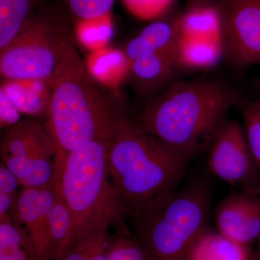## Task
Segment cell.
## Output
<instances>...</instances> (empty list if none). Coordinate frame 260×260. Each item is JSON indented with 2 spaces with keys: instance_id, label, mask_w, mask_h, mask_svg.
Instances as JSON below:
<instances>
[{
  "instance_id": "6da1fadb",
  "label": "cell",
  "mask_w": 260,
  "mask_h": 260,
  "mask_svg": "<svg viewBox=\"0 0 260 260\" xmlns=\"http://www.w3.org/2000/svg\"><path fill=\"white\" fill-rule=\"evenodd\" d=\"M149 134L118 109L108 170L121 215L143 216L179 187L191 160Z\"/></svg>"
},
{
  "instance_id": "7a4b0ae2",
  "label": "cell",
  "mask_w": 260,
  "mask_h": 260,
  "mask_svg": "<svg viewBox=\"0 0 260 260\" xmlns=\"http://www.w3.org/2000/svg\"><path fill=\"white\" fill-rule=\"evenodd\" d=\"M242 100L235 89L215 78L175 81L145 105L135 123L194 158L208 151L228 113Z\"/></svg>"
},
{
  "instance_id": "3957f363",
  "label": "cell",
  "mask_w": 260,
  "mask_h": 260,
  "mask_svg": "<svg viewBox=\"0 0 260 260\" xmlns=\"http://www.w3.org/2000/svg\"><path fill=\"white\" fill-rule=\"evenodd\" d=\"M117 109L102 99L68 36L51 80L46 115L55 146V169L62 168L68 154L112 129Z\"/></svg>"
},
{
  "instance_id": "277c9868",
  "label": "cell",
  "mask_w": 260,
  "mask_h": 260,
  "mask_svg": "<svg viewBox=\"0 0 260 260\" xmlns=\"http://www.w3.org/2000/svg\"><path fill=\"white\" fill-rule=\"evenodd\" d=\"M113 132L114 127L68 154L61 170L55 172L54 185L61 191L71 215L69 237L61 256L85 225L110 215H121L115 190L109 180L108 156Z\"/></svg>"
},
{
  "instance_id": "5b68a950",
  "label": "cell",
  "mask_w": 260,
  "mask_h": 260,
  "mask_svg": "<svg viewBox=\"0 0 260 260\" xmlns=\"http://www.w3.org/2000/svg\"><path fill=\"white\" fill-rule=\"evenodd\" d=\"M212 192L208 179H194L135 220L143 245L157 260L184 259L209 229Z\"/></svg>"
},
{
  "instance_id": "8992f818",
  "label": "cell",
  "mask_w": 260,
  "mask_h": 260,
  "mask_svg": "<svg viewBox=\"0 0 260 260\" xmlns=\"http://www.w3.org/2000/svg\"><path fill=\"white\" fill-rule=\"evenodd\" d=\"M68 37L51 15L36 13L0 50L2 80L51 82Z\"/></svg>"
},
{
  "instance_id": "52a82bcc",
  "label": "cell",
  "mask_w": 260,
  "mask_h": 260,
  "mask_svg": "<svg viewBox=\"0 0 260 260\" xmlns=\"http://www.w3.org/2000/svg\"><path fill=\"white\" fill-rule=\"evenodd\" d=\"M211 175L241 190L260 189V167L251 152L242 123L227 119L208 149Z\"/></svg>"
},
{
  "instance_id": "ba28073f",
  "label": "cell",
  "mask_w": 260,
  "mask_h": 260,
  "mask_svg": "<svg viewBox=\"0 0 260 260\" xmlns=\"http://www.w3.org/2000/svg\"><path fill=\"white\" fill-rule=\"evenodd\" d=\"M220 39L224 56L236 69L260 62V0H223Z\"/></svg>"
},
{
  "instance_id": "9c48e42d",
  "label": "cell",
  "mask_w": 260,
  "mask_h": 260,
  "mask_svg": "<svg viewBox=\"0 0 260 260\" xmlns=\"http://www.w3.org/2000/svg\"><path fill=\"white\" fill-rule=\"evenodd\" d=\"M213 217L217 232L249 246L260 238V189L229 194L219 202Z\"/></svg>"
},
{
  "instance_id": "30bf717a",
  "label": "cell",
  "mask_w": 260,
  "mask_h": 260,
  "mask_svg": "<svg viewBox=\"0 0 260 260\" xmlns=\"http://www.w3.org/2000/svg\"><path fill=\"white\" fill-rule=\"evenodd\" d=\"M56 197L55 185L22 188L17 201V225H24L37 260H52L49 213Z\"/></svg>"
},
{
  "instance_id": "8fae6325",
  "label": "cell",
  "mask_w": 260,
  "mask_h": 260,
  "mask_svg": "<svg viewBox=\"0 0 260 260\" xmlns=\"http://www.w3.org/2000/svg\"><path fill=\"white\" fill-rule=\"evenodd\" d=\"M1 158L54 159L55 146L49 132L34 120H21L2 136Z\"/></svg>"
},
{
  "instance_id": "7c38bea8",
  "label": "cell",
  "mask_w": 260,
  "mask_h": 260,
  "mask_svg": "<svg viewBox=\"0 0 260 260\" xmlns=\"http://www.w3.org/2000/svg\"><path fill=\"white\" fill-rule=\"evenodd\" d=\"M174 51L142 56L131 62L130 75L135 85L143 93L161 88L174 83L179 71Z\"/></svg>"
},
{
  "instance_id": "4fadbf2b",
  "label": "cell",
  "mask_w": 260,
  "mask_h": 260,
  "mask_svg": "<svg viewBox=\"0 0 260 260\" xmlns=\"http://www.w3.org/2000/svg\"><path fill=\"white\" fill-rule=\"evenodd\" d=\"M174 55L179 70L187 71L212 69L225 58L220 37H179Z\"/></svg>"
},
{
  "instance_id": "5bb4252c",
  "label": "cell",
  "mask_w": 260,
  "mask_h": 260,
  "mask_svg": "<svg viewBox=\"0 0 260 260\" xmlns=\"http://www.w3.org/2000/svg\"><path fill=\"white\" fill-rule=\"evenodd\" d=\"M177 17L155 20L133 38L124 51L130 61L150 54L174 51L179 37Z\"/></svg>"
},
{
  "instance_id": "9a60e30c",
  "label": "cell",
  "mask_w": 260,
  "mask_h": 260,
  "mask_svg": "<svg viewBox=\"0 0 260 260\" xmlns=\"http://www.w3.org/2000/svg\"><path fill=\"white\" fill-rule=\"evenodd\" d=\"M51 82L42 80H2L0 90L22 114L31 116L47 115Z\"/></svg>"
},
{
  "instance_id": "2e32d148",
  "label": "cell",
  "mask_w": 260,
  "mask_h": 260,
  "mask_svg": "<svg viewBox=\"0 0 260 260\" xmlns=\"http://www.w3.org/2000/svg\"><path fill=\"white\" fill-rule=\"evenodd\" d=\"M184 260H255L249 246L239 244L210 229L191 246Z\"/></svg>"
},
{
  "instance_id": "e0dca14e",
  "label": "cell",
  "mask_w": 260,
  "mask_h": 260,
  "mask_svg": "<svg viewBox=\"0 0 260 260\" xmlns=\"http://www.w3.org/2000/svg\"><path fill=\"white\" fill-rule=\"evenodd\" d=\"M220 13L218 4L187 6L178 15L179 37L189 38L220 37Z\"/></svg>"
},
{
  "instance_id": "ac0fdd59",
  "label": "cell",
  "mask_w": 260,
  "mask_h": 260,
  "mask_svg": "<svg viewBox=\"0 0 260 260\" xmlns=\"http://www.w3.org/2000/svg\"><path fill=\"white\" fill-rule=\"evenodd\" d=\"M85 65L91 78L112 86L119 85L130 75L131 69L125 51L110 49L94 51Z\"/></svg>"
},
{
  "instance_id": "d6986e66",
  "label": "cell",
  "mask_w": 260,
  "mask_h": 260,
  "mask_svg": "<svg viewBox=\"0 0 260 260\" xmlns=\"http://www.w3.org/2000/svg\"><path fill=\"white\" fill-rule=\"evenodd\" d=\"M39 0H0V50L9 44L36 14Z\"/></svg>"
},
{
  "instance_id": "ffe728a7",
  "label": "cell",
  "mask_w": 260,
  "mask_h": 260,
  "mask_svg": "<svg viewBox=\"0 0 260 260\" xmlns=\"http://www.w3.org/2000/svg\"><path fill=\"white\" fill-rule=\"evenodd\" d=\"M0 260H37L26 234L10 215L0 217Z\"/></svg>"
},
{
  "instance_id": "44dd1931",
  "label": "cell",
  "mask_w": 260,
  "mask_h": 260,
  "mask_svg": "<svg viewBox=\"0 0 260 260\" xmlns=\"http://www.w3.org/2000/svg\"><path fill=\"white\" fill-rule=\"evenodd\" d=\"M49 213V234L52 260L60 259L71 228V215L68 205L59 189Z\"/></svg>"
},
{
  "instance_id": "7402d4cb",
  "label": "cell",
  "mask_w": 260,
  "mask_h": 260,
  "mask_svg": "<svg viewBox=\"0 0 260 260\" xmlns=\"http://www.w3.org/2000/svg\"><path fill=\"white\" fill-rule=\"evenodd\" d=\"M78 37L86 47L102 49L113 32L112 12L98 18L76 20Z\"/></svg>"
},
{
  "instance_id": "603a6c76",
  "label": "cell",
  "mask_w": 260,
  "mask_h": 260,
  "mask_svg": "<svg viewBox=\"0 0 260 260\" xmlns=\"http://www.w3.org/2000/svg\"><path fill=\"white\" fill-rule=\"evenodd\" d=\"M238 107L251 152L260 167V99L256 101L243 99Z\"/></svg>"
},
{
  "instance_id": "cb8c5ba5",
  "label": "cell",
  "mask_w": 260,
  "mask_h": 260,
  "mask_svg": "<svg viewBox=\"0 0 260 260\" xmlns=\"http://www.w3.org/2000/svg\"><path fill=\"white\" fill-rule=\"evenodd\" d=\"M107 260H157L140 242L121 236L112 243L108 251Z\"/></svg>"
},
{
  "instance_id": "d4e9b609",
  "label": "cell",
  "mask_w": 260,
  "mask_h": 260,
  "mask_svg": "<svg viewBox=\"0 0 260 260\" xmlns=\"http://www.w3.org/2000/svg\"><path fill=\"white\" fill-rule=\"evenodd\" d=\"M126 10L136 18L154 20L167 14L175 0H121Z\"/></svg>"
},
{
  "instance_id": "484cf974",
  "label": "cell",
  "mask_w": 260,
  "mask_h": 260,
  "mask_svg": "<svg viewBox=\"0 0 260 260\" xmlns=\"http://www.w3.org/2000/svg\"><path fill=\"white\" fill-rule=\"evenodd\" d=\"M75 20L104 16L112 11L116 0H63Z\"/></svg>"
},
{
  "instance_id": "4316f807",
  "label": "cell",
  "mask_w": 260,
  "mask_h": 260,
  "mask_svg": "<svg viewBox=\"0 0 260 260\" xmlns=\"http://www.w3.org/2000/svg\"><path fill=\"white\" fill-rule=\"evenodd\" d=\"M22 112L10 100L9 97L0 90V124L1 128H8L21 121Z\"/></svg>"
},
{
  "instance_id": "83f0119b",
  "label": "cell",
  "mask_w": 260,
  "mask_h": 260,
  "mask_svg": "<svg viewBox=\"0 0 260 260\" xmlns=\"http://www.w3.org/2000/svg\"><path fill=\"white\" fill-rule=\"evenodd\" d=\"M19 185L20 183L17 177L2 162L0 167V193L18 197V195L15 196V192Z\"/></svg>"
},
{
  "instance_id": "f1b7e54d",
  "label": "cell",
  "mask_w": 260,
  "mask_h": 260,
  "mask_svg": "<svg viewBox=\"0 0 260 260\" xmlns=\"http://www.w3.org/2000/svg\"><path fill=\"white\" fill-rule=\"evenodd\" d=\"M107 239L101 242L88 260H107L109 248H107Z\"/></svg>"
},
{
  "instance_id": "f546056e",
  "label": "cell",
  "mask_w": 260,
  "mask_h": 260,
  "mask_svg": "<svg viewBox=\"0 0 260 260\" xmlns=\"http://www.w3.org/2000/svg\"><path fill=\"white\" fill-rule=\"evenodd\" d=\"M188 6L203 4H217L215 0H187Z\"/></svg>"
},
{
  "instance_id": "4dcf8cb0",
  "label": "cell",
  "mask_w": 260,
  "mask_h": 260,
  "mask_svg": "<svg viewBox=\"0 0 260 260\" xmlns=\"http://www.w3.org/2000/svg\"><path fill=\"white\" fill-rule=\"evenodd\" d=\"M257 260H260V253L257 255Z\"/></svg>"
},
{
  "instance_id": "1f68e13d",
  "label": "cell",
  "mask_w": 260,
  "mask_h": 260,
  "mask_svg": "<svg viewBox=\"0 0 260 260\" xmlns=\"http://www.w3.org/2000/svg\"><path fill=\"white\" fill-rule=\"evenodd\" d=\"M260 63V62H259Z\"/></svg>"
}]
</instances>
